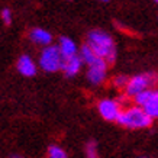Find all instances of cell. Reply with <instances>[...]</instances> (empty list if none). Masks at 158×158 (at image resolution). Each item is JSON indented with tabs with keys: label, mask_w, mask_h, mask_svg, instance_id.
<instances>
[{
	"label": "cell",
	"mask_w": 158,
	"mask_h": 158,
	"mask_svg": "<svg viewBox=\"0 0 158 158\" xmlns=\"http://www.w3.org/2000/svg\"><path fill=\"white\" fill-rule=\"evenodd\" d=\"M87 44L94 52L107 64H113L116 60V45L113 38L102 29H93L87 34Z\"/></svg>",
	"instance_id": "cell-1"
},
{
	"label": "cell",
	"mask_w": 158,
	"mask_h": 158,
	"mask_svg": "<svg viewBox=\"0 0 158 158\" xmlns=\"http://www.w3.org/2000/svg\"><path fill=\"white\" fill-rule=\"evenodd\" d=\"M152 120L154 119L145 112L142 106L134 105L125 107L116 122L128 129H144V128L151 126Z\"/></svg>",
	"instance_id": "cell-2"
},
{
	"label": "cell",
	"mask_w": 158,
	"mask_h": 158,
	"mask_svg": "<svg viewBox=\"0 0 158 158\" xmlns=\"http://www.w3.org/2000/svg\"><path fill=\"white\" fill-rule=\"evenodd\" d=\"M158 83V74L152 71L144 73V74H138V76H134L129 78V81L125 87V94L129 97V99H134L136 94H139L141 91L147 90V89H151Z\"/></svg>",
	"instance_id": "cell-3"
},
{
	"label": "cell",
	"mask_w": 158,
	"mask_h": 158,
	"mask_svg": "<svg viewBox=\"0 0 158 158\" xmlns=\"http://www.w3.org/2000/svg\"><path fill=\"white\" fill-rule=\"evenodd\" d=\"M62 62H64V57H62L61 51L58 48V45H48L44 47L39 55V67L47 73H55L58 70H61Z\"/></svg>",
	"instance_id": "cell-4"
},
{
	"label": "cell",
	"mask_w": 158,
	"mask_h": 158,
	"mask_svg": "<svg viewBox=\"0 0 158 158\" xmlns=\"http://www.w3.org/2000/svg\"><path fill=\"white\" fill-rule=\"evenodd\" d=\"M97 110H99L100 116L105 120L116 122L123 109H122V103L119 100H115V99H103V100L99 102Z\"/></svg>",
	"instance_id": "cell-5"
},
{
	"label": "cell",
	"mask_w": 158,
	"mask_h": 158,
	"mask_svg": "<svg viewBox=\"0 0 158 158\" xmlns=\"http://www.w3.org/2000/svg\"><path fill=\"white\" fill-rule=\"evenodd\" d=\"M83 64H84V61H83V58L80 57V54H76V55H73V57L64 58L61 70H62V73L65 74V77H74L80 73Z\"/></svg>",
	"instance_id": "cell-6"
},
{
	"label": "cell",
	"mask_w": 158,
	"mask_h": 158,
	"mask_svg": "<svg viewBox=\"0 0 158 158\" xmlns=\"http://www.w3.org/2000/svg\"><path fill=\"white\" fill-rule=\"evenodd\" d=\"M107 62H102V64H96L87 68V80L89 83L99 86L106 80V73H107Z\"/></svg>",
	"instance_id": "cell-7"
},
{
	"label": "cell",
	"mask_w": 158,
	"mask_h": 158,
	"mask_svg": "<svg viewBox=\"0 0 158 158\" xmlns=\"http://www.w3.org/2000/svg\"><path fill=\"white\" fill-rule=\"evenodd\" d=\"M16 68H18V71L25 77H34L38 71V68H36V64L32 58L29 57V55H20L18 62H16Z\"/></svg>",
	"instance_id": "cell-8"
},
{
	"label": "cell",
	"mask_w": 158,
	"mask_h": 158,
	"mask_svg": "<svg viewBox=\"0 0 158 158\" xmlns=\"http://www.w3.org/2000/svg\"><path fill=\"white\" fill-rule=\"evenodd\" d=\"M29 39L36 45H42V47H48L52 44V35L48 31L42 28H34L29 32Z\"/></svg>",
	"instance_id": "cell-9"
},
{
	"label": "cell",
	"mask_w": 158,
	"mask_h": 158,
	"mask_svg": "<svg viewBox=\"0 0 158 158\" xmlns=\"http://www.w3.org/2000/svg\"><path fill=\"white\" fill-rule=\"evenodd\" d=\"M132 100H134L135 105H139V106H142V107L145 105H148V103L158 102V89H155V87L147 89V90L141 91L139 94H136Z\"/></svg>",
	"instance_id": "cell-10"
},
{
	"label": "cell",
	"mask_w": 158,
	"mask_h": 158,
	"mask_svg": "<svg viewBox=\"0 0 158 158\" xmlns=\"http://www.w3.org/2000/svg\"><path fill=\"white\" fill-rule=\"evenodd\" d=\"M58 48H60L64 58L73 57V55L78 54V48H77L76 42L71 38H68V36H61L58 39Z\"/></svg>",
	"instance_id": "cell-11"
},
{
	"label": "cell",
	"mask_w": 158,
	"mask_h": 158,
	"mask_svg": "<svg viewBox=\"0 0 158 158\" xmlns=\"http://www.w3.org/2000/svg\"><path fill=\"white\" fill-rule=\"evenodd\" d=\"M48 158H68L65 149H62L58 145H49L48 148Z\"/></svg>",
	"instance_id": "cell-12"
},
{
	"label": "cell",
	"mask_w": 158,
	"mask_h": 158,
	"mask_svg": "<svg viewBox=\"0 0 158 158\" xmlns=\"http://www.w3.org/2000/svg\"><path fill=\"white\" fill-rule=\"evenodd\" d=\"M86 157L87 158H100L99 157V151H97V144L96 141H89L86 144Z\"/></svg>",
	"instance_id": "cell-13"
},
{
	"label": "cell",
	"mask_w": 158,
	"mask_h": 158,
	"mask_svg": "<svg viewBox=\"0 0 158 158\" xmlns=\"http://www.w3.org/2000/svg\"><path fill=\"white\" fill-rule=\"evenodd\" d=\"M128 81H129V78L126 76H123V74H120V76L113 77L112 84H113V87H116V89H125L126 84H128Z\"/></svg>",
	"instance_id": "cell-14"
},
{
	"label": "cell",
	"mask_w": 158,
	"mask_h": 158,
	"mask_svg": "<svg viewBox=\"0 0 158 158\" xmlns=\"http://www.w3.org/2000/svg\"><path fill=\"white\" fill-rule=\"evenodd\" d=\"M144 109H145V112L152 118V119H158V102H154V103H148V105H145Z\"/></svg>",
	"instance_id": "cell-15"
},
{
	"label": "cell",
	"mask_w": 158,
	"mask_h": 158,
	"mask_svg": "<svg viewBox=\"0 0 158 158\" xmlns=\"http://www.w3.org/2000/svg\"><path fill=\"white\" fill-rule=\"evenodd\" d=\"M2 20H3V23L6 26H9L12 23V12H10V9H7V7L2 9Z\"/></svg>",
	"instance_id": "cell-16"
},
{
	"label": "cell",
	"mask_w": 158,
	"mask_h": 158,
	"mask_svg": "<svg viewBox=\"0 0 158 158\" xmlns=\"http://www.w3.org/2000/svg\"><path fill=\"white\" fill-rule=\"evenodd\" d=\"M10 158H23V157H22V155H12Z\"/></svg>",
	"instance_id": "cell-17"
},
{
	"label": "cell",
	"mask_w": 158,
	"mask_h": 158,
	"mask_svg": "<svg viewBox=\"0 0 158 158\" xmlns=\"http://www.w3.org/2000/svg\"><path fill=\"white\" fill-rule=\"evenodd\" d=\"M136 158H148V157H144V155H141V157H136Z\"/></svg>",
	"instance_id": "cell-18"
},
{
	"label": "cell",
	"mask_w": 158,
	"mask_h": 158,
	"mask_svg": "<svg viewBox=\"0 0 158 158\" xmlns=\"http://www.w3.org/2000/svg\"><path fill=\"white\" fill-rule=\"evenodd\" d=\"M100 2H109V0H100Z\"/></svg>",
	"instance_id": "cell-19"
},
{
	"label": "cell",
	"mask_w": 158,
	"mask_h": 158,
	"mask_svg": "<svg viewBox=\"0 0 158 158\" xmlns=\"http://www.w3.org/2000/svg\"><path fill=\"white\" fill-rule=\"evenodd\" d=\"M154 2H155V3H158V0H154Z\"/></svg>",
	"instance_id": "cell-20"
}]
</instances>
